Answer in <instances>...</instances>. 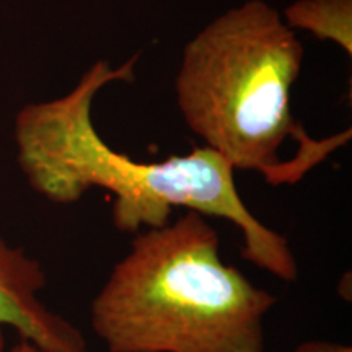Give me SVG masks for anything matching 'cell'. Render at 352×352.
<instances>
[{"mask_svg":"<svg viewBox=\"0 0 352 352\" xmlns=\"http://www.w3.org/2000/svg\"><path fill=\"white\" fill-rule=\"evenodd\" d=\"M138 56L111 69L98 60L63 98L25 107L16 116V157L30 186L57 204H72L88 189L114 195L111 217L122 233L170 222L186 208L232 222L243 235L241 256L279 279H297L289 241L250 212L233 182L230 165L209 147L164 162H138L113 151L91 121V103L104 85L134 80Z\"/></svg>","mask_w":352,"mask_h":352,"instance_id":"1","label":"cell"},{"mask_svg":"<svg viewBox=\"0 0 352 352\" xmlns=\"http://www.w3.org/2000/svg\"><path fill=\"white\" fill-rule=\"evenodd\" d=\"M277 297L220 256L219 233L196 210L135 233L91 303L109 352H264Z\"/></svg>","mask_w":352,"mask_h":352,"instance_id":"2","label":"cell"},{"mask_svg":"<svg viewBox=\"0 0 352 352\" xmlns=\"http://www.w3.org/2000/svg\"><path fill=\"white\" fill-rule=\"evenodd\" d=\"M303 47L279 12L250 0L206 26L184 50L176 98L184 121L233 170L258 171L272 186L307 173L280 160L285 140L324 160L351 131L316 140L294 120L290 90Z\"/></svg>","mask_w":352,"mask_h":352,"instance_id":"3","label":"cell"},{"mask_svg":"<svg viewBox=\"0 0 352 352\" xmlns=\"http://www.w3.org/2000/svg\"><path fill=\"white\" fill-rule=\"evenodd\" d=\"M46 283L41 263L0 236V352L6 327L43 351L88 352L82 333L41 302Z\"/></svg>","mask_w":352,"mask_h":352,"instance_id":"4","label":"cell"},{"mask_svg":"<svg viewBox=\"0 0 352 352\" xmlns=\"http://www.w3.org/2000/svg\"><path fill=\"white\" fill-rule=\"evenodd\" d=\"M352 0H298L285 10V23L318 39H331L347 54L352 51Z\"/></svg>","mask_w":352,"mask_h":352,"instance_id":"5","label":"cell"},{"mask_svg":"<svg viewBox=\"0 0 352 352\" xmlns=\"http://www.w3.org/2000/svg\"><path fill=\"white\" fill-rule=\"evenodd\" d=\"M292 352H352L351 346L331 341H305Z\"/></svg>","mask_w":352,"mask_h":352,"instance_id":"6","label":"cell"},{"mask_svg":"<svg viewBox=\"0 0 352 352\" xmlns=\"http://www.w3.org/2000/svg\"><path fill=\"white\" fill-rule=\"evenodd\" d=\"M8 352H47V351L39 349L38 346H34L30 341H25V340H21V338H20V341L16 342V344L13 346Z\"/></svg>","mask_w":352,"mask_h":352,"instance_id":"7","label":"cell"}]
</instances>
